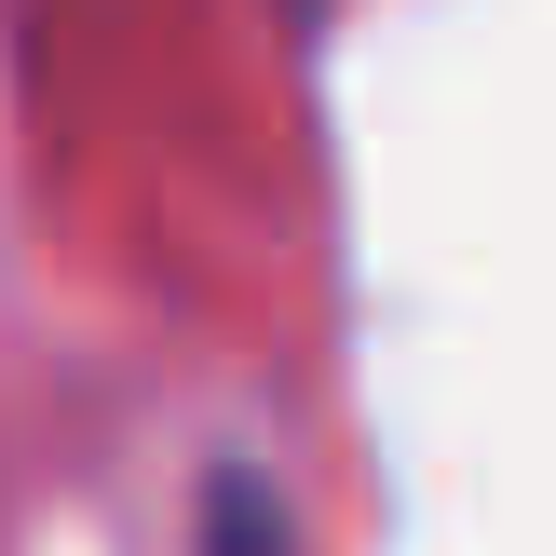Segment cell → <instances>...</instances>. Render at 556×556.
I'll return each mask as SVG.
<instances>
[{
    "instance_id": "obj_1",
    "label": "cell",
    "mask_w": 556,
    "mask_h": 556,
    "mask_svg": "<svg viewBox=\"0 0 556 556\" xmlns=\"http://www.w3.org/2000/svg\"><path fill=\"white\" fill-rule=\"evenodd\" d=\"M217 556H286V530L258 516V489H231V503H217Z\"/></svg>"
},
{
    "instance_id": "obj_2",
    "label": "cell",
    "mask_w": 556,
    "mask_h": 556,
    "mask_svg": "<svg viewBox=\"0 0 556 556\" xmlns=\"http://www.w3.org/2000/svg\"><path fill=\"white\" fill-rule=\"evenodd\" d=\"M286 14H299V27H326V0H286Z\"/></svg>"
}]
</instances>
